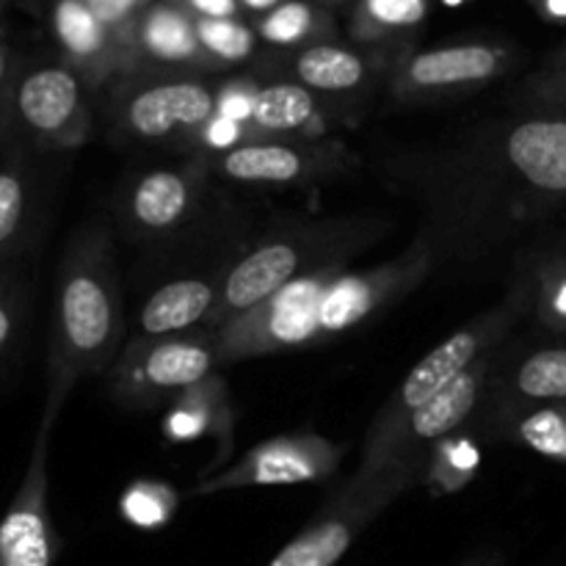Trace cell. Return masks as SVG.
Wrapping results in <instances>:
<instances>
[{"label": "cell", "instance_id": "obj_1", "mask_svg": "<svg viewBox=\"0 0 566 566\" xmlns=\"http://www.w3.org/2000/svg\"><path fill=\"white\" fill-rule=\"evenodd\" d=\"M390 177L418 193L434 260L486 252L566 199V114L484 122L398 155Z\"/></svg>", "mask_w": 566, "mask_h": 566}, {"label": "cell", "instance_id": "obj_2", "mask_svg": "<svg viewBox=\"0 0 566 566\" xmlns=\"http://www.w3.org/2000/svg\"><path fill=\"white\" fill-rule=\"evenodd\" d=\"M434 263L431 247L418 238L396 260L376 269L352 271L340 263L313 271L282 287L269 302L227 321L219 329H208L219 363L296 352L359 329L376 313L412 293Z\"/></svg>", "mask_w": 566, "mask_h": 566}, {"label": "cell", "instance_id": "obj_3", "mask_svg": "<svg viewBox=\"0 0 566 566\" xmlns=\"http://www.w3.org/2000/svg\"><path fill=\"white\" fill-rule=\"evenodd\" d=\"M122 337L125 315L114 241L103 221H88L72 232L55 274L50 390L70 396L77 379L111 368L122 354Z\"/></svg>", "mask_w": 566, "mask_h": 566}, {"label": "cell", "instance_id": "obj_4", "mask_svg": "<svg viewBox=\"0 0 566 566\" xmlns=\"http://www.w3.org/2000/svg\"><path fill=\"white\" fill-rule=\"evenodd\" d=\"M534 307V280H520L514 282L512 293L503 298L497 307H492L486 315H479L475 321H470L468 326L457 332V335L448 337L446 343L434 348L431 354H426L412 370H409L407 379L398 385V390L392 392L390 401L379 409L374 426L368 429L365 437L363 457H359V468L354 475H370L381 473V464H385L387 448L396 440L398 431L403 429L412 412L418 407H423L429 398H434L437 392L446 390L451 381H457L459 376L468 374L479 359L490 357L495 352L497 343L509 335L514 324L523 318L528 310Z\"/></svg>", "mask_w": 566, "mask_h": 566}, {"label": "cell", "instance_id": "obj_5", "mask_svg": "<svg viewBox=\"0 0 566 566\" xmlns=\"http://www.w3.org/2000/svg\"><path fill=\"white\" fill-rule=\"evenodd\" d=\"M368 235L370 230L348 221V224H310L304 230L269 238L238 258L221 276L219 302L210 315L208 329H219L227 321L269 302L282 287L313 271L340 265L359 243H368L365 241Z\"/></svg>", "mask_w": 566, "mask_h": 566}, {"label": "cell", "instance_id": "obj_6", "mask_svg": "<svg viewBox=\"0 0 566 566\" xmlns=\"http://www.w3.org/2000/svg\"><path fill=\"white\" fill-rule=\"evenodd\" d=\"M423 479L426 470L418 468H396L370 479L352 475V481L332 492L307 528L293 536L269 566H335L396 497Z\"/></svg>", "mask_w": 566, "mask_h": 566}, {"label": "cell", "instance_id": "obj_7", "mask_svg": "<svg viewBox=\"0 0 566 566\" xmlns=\"http://www.w3.org/2000/svg\"><path fill=\"white\" fill-rule=\"evenodd\" d=\"M219 352L210 332L142 340L130 346L111 365V392L122 407L149 409L175 403L182 392L216 376Z\"/></svg>", "mask_w": 566, "mask_h": 566}, {"label": "cell", "instance_id": "obj_8", "mask_svg": "<svg viewBox=\"0 0 566 566\" xmlns=\"http://www.w3.org/2000/svg\"><path fill=\"white\" fill-rule=\"evenodd\" d=\"M94 119L83 81L66 64L25 66L14 86V136L33 149L70 153L92 138Z\"/></svg>", "mask_w": 566, "mask_h": 566}, {"label": "cell", "instance_id": "obj_9", "mask_svg": "<svg viewBox=\"0 0 566 566\" xmlns=\"http://www.w3.org/2000/svg\"><path fill=\"white\" fill-rule=\"evenodd\" d=\"M66 396L48 387L36 440L28 457L25 475L20 481L9 512L0 520V566H53L59 553L53 517H50V437Z\"/></svg>", "mask_w": 566, "mask_h": 566}, {"label": "cell", "instance_id": "obj_10", "mask_svg": "<svg viewBox=\"0 0 566 566\" xmlns=\"http://www.w3.org/2000/svg\"><path fill=\"white\" fill-rule=\"evenodd\" d=\"M216 116V94L199 81H158L130 88L116 99L114 127L130 142L188 144Z\"/></svg>", "mask_w": 566, "mask_h": 566}, {"label": "cell", "instance_id": "obj_11", "mask_svg": "<svg viewBox=\"0 0 566 566\" xmlns=\"http://www.w3.org/2000/svg\"><path fill=\"white\" fill-rule=\"evenodd\" d=\"M340 459L343 448L332 446L324 437L282 434L260 442L213 479L199 481L197 486H191L188 497L219 495V492L247 490V486H293L324 481L335 475Z\"/></svg>", "mask_w": 566, "mask_h": 566}, {"label": "cell", "instance_id": "obj_12", "mask_svg": "<svg viewBox=\"0 0 566 566\" xmlns=\"http://www.w3.org/2000/svg\"><path fill=\"white\" fill-rule=\"evenodd\" d=\"M210 175L249 186H304L348 169L352 158L332 144L243 142L224 153L202 155Z\"/></svg>", "mask_w": 566, "mask_h": 566}, {"label": "cell", "instance_id": "obj_13", "mask_svg": "<svg viewBox=\"0 0 566 566\" xmlns=\"http://www.w3.org/2000/svg\"><path fill=\"white\" fill-rule=\"evenodd\" d=\"M492 370H495V352L490 357L479 359L468 374L451 381L446 390L429 398L423 407L415 409L412 418L403 423V429L398 431L396 440L387 448L381 473L396 468H429L431 448L446 440V437H451L475 412L492 381Z\"/></svg>", "mask_w": 566, "mask_h": 566}, {"label": "cell", "instance_id": "obj_14", "mask_svg": "<svg viewBox=\"0 0 566 566\" xmlns=\"http://www.w3.org/2000/svg\"><path fill=\"white\" fill-rule=\"evenodd\" d=\"M208 175L202 158L177 169L144 171L122 197V224L138 238L169 235L193 216Z\"/></svg>", "mask_w": 566, "mask_h": 566}, {"label": "cell", "instance_id": "obj_15", "mask_svg": "<svg viewBox=\"0 0 566 566\" xmlns=\"http://www.w3.org/2000/svg\"><path fill=\"white\" fill-rule=\"evenodd\" d=\"M39 199L31 144L14 136L0 147V265L17 263L36 238Z\"/></svg>", "mask_w": 566, "mask_h": 566}, {"label": "cell", "instance_id": "obj_16", "mask_svg": "<svg viewBox=\"0 0 566 566\" xmlns=\"http://www.w3.org/2000/svg\"><path fill=\"white\" fill-rule=\"evenodd\" d=\"M503 70V53L486 44H459L415 55L401 77V92L442 94L481 86Z\"/></svg>", "mask_w": 566, "mask_h": 566}, {"label": "cell", "instance_id": "obj_17", "mask_svg": "<svg viewBox=\"0 0 566 566\" xmlns=\"http://www.w3.org/2000/svg\"><path fill=\"white\" fill-rule=\"evenodd\" d=\"M219 302V285L199 276L166 282L144 302L138 313V335L142 340L188 335L193 326H208Z\"/></svg>", "mask_w": 566, "mask_h": 566}, {"label": "cell", "instance_id": "obj_18", "mask_svg": "<svg viewBox=\"0 0 566 566\" xmlns=\"http://www.w3.org/2000/svg\"><path fill=\"white\" fill-rule=\"evenodd\" d=\"M307 130H321L318 103L310 88L298 83H271L260 88L247 125L249 142H265V136H298Z\"/></svg>", "mask_w": 566, "mask_h": 566}, {"label": "cell", "instance_id": "obj_19", "mask_svg": "<svg viewBox=\"0 0 566 566\" xmlns=\"http://www.w3.org/2000/svg\"><path fill=\"white\" fill-rule=\"evenodd\" d=\"M230 423L224 381L219 376H210L171 403L164 418V431L175 442H191L213 431L230 446Z\"/></svg>", "mask_w": 566, "mask_h": 566}, {"label": "cell", "instance_id": "obj_20", "mask_svg": "<svg viewBox=\"0 0 566 566\" xmlns=\"http://www.w3.org/2000/svg\"><path fill=\"white\" fill-rule=\"evenodd\" d=\"M296 75L310 92L340 94L363 86L365 64L352 50L335 48V44H315L296 59Z\"/></svg>", "mask_w": 566, "mask_h": 566}, {"label": "cell", "instance_id": "obj_21", "mask_svg": "<svg viewBox=\"0 0 566 566\" xmlns=\"http://www.w3.org/2000/svg\"><path fill=\"white\" fill-rule=\"evenodd\" d=\"M514 396L520 403H564L566 401V346L539 348L514 368Z\"/></svg>", "mask_w": 566, "mask_h": 566}, {"label": "cell", "instance_id": "obj_22", "mask_svg": "<svg viewBox=\"0 0 566 566\" xmlns=\"http://www.w3.org/2000/svg\"><path fill=\"white\" fill-rule=\"evenodd\" d=\"M55 33H59V42L64 44L66 53L81 64L103 59L108 33H105V25L97 20V14L88 9V3L61 0L55 6Z\"/></svg>", "mask_w": 566, "mask_h": 566}, {"label": "cell", "instance_id": "obj_23", "mask_svg": "<svg viewBox=\"0 0 566 566\" xmlns=\"http://www.w3.org/2000/svg\"><path fill=\"white\" fill-rule=\"evenodd\" d=\"M481 462L479 448L470 442V437H446L437 442L429 453V468H426V484L431 495H448L468 484L475 475Z\"/></svg>", "mask_w": 566, "mask_h": 566}, {"label": "cell", "instance_id": "obj_24", "mask_svg": "<svg viewBox=\"0 0 566 566\" xmlns=\"http://www.w3.org/2000/svg\"><path fill=\"white\" fill-rule=\"evenodd\" d=\"M142 42L147 53L158 61H193L199 55L197 28L188 25L180 14L169 9H158L147 17L142 28Z\"/></svg>", "mask_w": 566, "mask_h": 566}, {"label": "cell", "instance_id": "obj_25", "mask_svg": "<svg viewBox=\"0 0 566 566\" xmlns=\"http://www.w3.org/2000/svg\"><path fill=\"white\" fill-rule=\"evenodd\" d=\"M514 437L531 451L566 464V401L545 403L520 415Z\"/></svg>", "mask_w": 566, "mask_h": 566}, {"label": "cell", "instance_id": "obj_26", "mask_svg": "<svg viewBox=\"0 0 566 566\" xmlns=\"http://www.w3.org/2000/svg\"><path fill=\"white\" fill-rule=\"evenodd\" d=\"M28 321V282L17 263L0 265V368L9 363Z\"/></svg>", "mask_w": 566, "mask_h": 566}, {"label": "cell", "instance_id": "obj_27", "mask_svg": "<svg viewBox=\"0 0 566 566\" xmlns=\"http://www.w3.org/2000/svg\"><path fill=\"white\" fill-rule=\"evenodd\" d=\"M177 512V492L160 481H136L122 495V514L138 528H160Z\"/></svg>", "mask_w": 566, "mask_h": 566}, {"label": "cell", "instance_id": "obj_28", "mask_svg": "<svg viewBox=\"0 0 566 566\" xmlns=\"http://www.w3.org/2000/svg\"><path fill=\"white\" fill-rule=\"evenodd\" d=\"M197 36L208 53L221 61H243L254 48L252 33L232 20H202L197 22Z\"/></svg>", "mask_w": 566, "mask_h": 566}, {"label": "cell", "instance_id": "obj_29", "mask_svg": "<svg viewBox=\"0 0 566 566\" xmlns=\"http://www.w3.org/2000/svg\"><path fill=\"white\" fill-rule=\"evenodd\" d=\"M534 307L553 329H566V260L545 265L534 280Z\"/></svg>", "mask_w": 566, "mask_h": 566}, {"label": "cell", "instance_id": "obj_30", "mask_svg": "<svg viewBox=\"0 0 566 566\" xmlns=\"http://www.w3.org/2000/svg\"><path fill=\"white\" fill-rule=\"evenodd\" d=\"M310 25H313V14H310L307 6L285 3L265 17L260 33L274 44H296L307 36Z\"/></svg>", "mask_w": 566, "mask_h": 566}, {"label": "cell", "instance_id": "obj_31", "mask_svg": "<svg viewBox=\"0 0 566 566\" xmlns=\"http://www.w3.org/2000/svg\"><path fill=\"white\" fill-rule=\"evenodd\" d=\"M20 66L11 55L9 44L0 39V147L14 138V86Z\"/></svg>", "mask_w": 566, "mask_h": 566}, {"label": "cell", "instance_id": "obj_32", "mask_svg": "<svg viewBox=\"0 0 566 566\" xmlns=\"http://www.w3.org/2000/svg\"><path fill=\"white\" fill-rule=\"evenodd\" d=\"M368 14L381 28L418 25L426 14L423 0H368Z\"/></svg>", "mask_w": 566, "mask_h": 566}, {"label": "cell", "instance_id": "obj_33", "mask_svg": "<svg viewBox=\"0 0 566 566\" xmlns=\"http://www.w3.org/2000/svg\"><path fill=\"white\" fill-rule=\"evenodd\" d=\"M258 94L260 88L247 86V83H230V86H224L216 94V114L247 127L249 119H252Z\"/></svg>", "mask_w": 566, "mask_h": 566}, {"label": "cell", "instance_id": "obj_34", "mask_svg": "<svg viewBox=\"0 0 566 566\" xmlns=\"http://www.w3.org/2000/svg\"><path fill=\"white\" fill-rule=\"evenodd\" d=\"M534 88L545 103L556 105V111H564L566 114V64L558 66V70L551 72V75L542 77Z\"/></svg>", "mask_w": 566, "mask_h": 566}, {"label": "cell", "instance_id": "obj_35", "mask_svg": "<svg viewBox=\"0 0 566 566\" xmlns=\"http://www.w3.org/2000/svg\"><path fill=\"white\" fill-rule=\"evenodd\" d=\"M133 0H88V9L97 14L103 25H116L130 11Z\"/></svg>", "mask_w": 566, "mask_h": 566}, {"label": "cell", "instance_id": "obj_36", "mask_svg": "<svg viewBox=\"0 0 566 566\" xmlns=\"http://www.w3.org/2000/svg\"><path fill=\"white\" fill-rule=\"evenodd\" d=\"M191 3L208 20H227L235 11V0H191Z\"/></svg>", "mask_w": 566, "mask_h": 566}, {"label": "cell", "instance_id": "obj_37", "mask_svg": "<svg viewBox=\"0 0 566 566\" xmlns=\"http://www.w3.org/2000/svg\"><path fill=\"white\" fill-rule=\"evenodd\" d=\"M457 566H503V556H501V553L481 551V553H473L470 558H464V562L457 564Z\"/></svg>", "mask_w": 566, "mask_h": 566}, {"label": "cell", "instance_id": "obj_38", "mask_svg": "<svg viewBox=\"0 0 566 566\" xmlns=\"http://www.w3.org/2000/svg\"><path fill=\"white\" fill-rule=\"evenodd\" d=\"M547 3H551L553 14H558V17L566 14V0H547Z\"/></svg>", "mask_w": 566, "mask_h": 566}, {"label": "cell", "instance_id": "obj_39", "mask_svg": "<svg viewBox=\"0 0 566 566\" xmlns=\"http://www.w3.org/2000/svg\"><path fill=\"white\" fill-rule=\"evenodd\" d=\"M247 6H252V9H269V6H274L276 0H243Z\"/></svg>", "mask_w": 566, "mask_h": 566}, {"label": "cell", "instance_id": "obj_40", "mask_svg": "<svg viewBox=\"0 0 566 566\" xmlns=\"http://www.w3.org/2000/svg\"><path fill=\"white\" fill-rule=\"evenodd\" d=\"M448 3H459V0H448Z\"/></svg>", "mask_w": 566, "mask_h": 566}]
</instances>
